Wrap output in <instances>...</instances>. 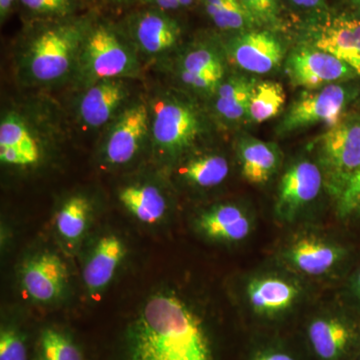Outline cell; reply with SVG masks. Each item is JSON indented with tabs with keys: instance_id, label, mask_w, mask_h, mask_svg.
Here are the masks:
<instances>
[{
	"instance_id": "6da1fadb",
	"label": "cell",
	"mask_w": 360,
	"mask_h": 360,
	"mask_svg": "<svg viewBox=\"0 0 360 360\" xmlns=\"http://www.w3.org/2000/svg\"><path fill=\"white\" fill-rule=\"evenodd\" d=\"M127 345V360H212L200 317L174 293H156L146 300Z\"/></svg>"
},
{
	"instance_id": "7a4b0ae2",
	"label": "cell",
	"mask_w": 360,
	"mask_h": 360,
	"mask_svg": "<svg viewBox=\"0 0 360 360\" xmlns=\"http://www.w3.org/2000/svg\"><path fill=\"white\" fill-rule=\"evenodd\" d=\"M319 146L329 191L338 198L360 168V112L343 115L322 135Z\"/></svg>"
},
{
	"instance_id": "3957f363",
	"label": "cell",
	"mask_w": 360,
	"mask_h": 360,
	"mask_svg": "<svg viewBox=\"0 0 360 360\" xmlns=\"http://www.w3.org/2000/svg\"><path fill=\"white\" fill-rule=\"evenodd\" d=\"M79 22L61 23L40 33L33 41L30 68L33 77L42 82L63 77L70 68L73 52L84 37Z\"/></svg>"
},
{
	"instance_id": "277c9868",
	"label": "cell",
	"mask_w": 360,
	"mask_h": 360,
	"mask_svg": "<svg viewBox=\"0 0 360 360\" xmlns=\"http://www.w3.org/2000/svg\"><path fill=\"white\" fill-rule=\"evenodd\" d=\"M352 96L347 87L335 84L305 92L288 108L279 124V132L288 134L316 123H328L333 127L342 117Z\"/></svg>"
},
{
	"instance_id": "5b68a950",
	"label": "cell",
	"mask_w": 360,
	"mask_h": 360,
	"mask_svg": "<svg viewBox=\"0 0 360 360\" xmlns=\"http://www.w3.org/2000/svg\"><path fill=\"white\" fill-rule=\"evenodd\" d=\"M286 70L293 84L307 89L328 86L356 77L347 63L317 49H302L293 52L288 58Z\"/></svg>"
},
{
	"instance_id": "8992f818",
	"label": "cell",
	"mask_w": 360,
	"mask_h": 360,
	"mask_svg": "<svg viewBox=\"0 0 360 360\" xmlns=\"http://www.w3.org/2000/svg\"><path fill=\"white\" fill-rule=\"evenodd\" d=\"M153 137L158 146L170 153L188 148L201 131L195 111L184 103L162 101L155 108Z\"/></svg>"
},
{
	"instance_id": "52a82bcc",
	"label": "cell",
	"mask_w": 360,
	"mask_h": 360,
	"mask_svg": "<svg viewBox=\"0 0 360 360\" xmlns=\"http://www.w3.org/2000/svg\"><path fill=\"white\" fill-rule=\"evenodd\" d=\"M231 58L241 70L257 75H266L281 66L283 44L269 30L239 32L229 44Z\"/></svg>"
},
{
	"instance_id": "ba28073f",
	"label": "cell",
	"mask_w": 360,
	"mask_h": 360,
	"mask_svg": "<svg viewBox=\"0 0 360 360\" xmlns=\"http://www.w3.org/2000/svg\"><path fill=\"white\" fill-rule=\"evenodd\" d=\"M321 186V170L316 165L302 160L291 165L279 184L277 215L283 219H292L319 196Z\"/></svg>"
},
{
	"instance_id": "9c48e42d",
	"label": "cell",
	"mask_w": 360,
	"mask_h": 360,
	"mask_svg": "<svg viewBox=\"0 0 360 360\" xmlns=\"http://www.w3.org/2000/svg\"><path fill=\"white\" fill-rule=\"evenodd\" d=\"M85 58L90 72L98 78L127 75L132 68L129 52L110 26L98 25L89 30Z\"/></svg>"
},
{
	"instance_id": "30bf717a",
	"label": "cell",
	"mask_w": 360,
	"mask_h": 360,
	"mask_svg": "<svg viewBox=\"0 0 360 360\" xmlns=\"http://www.w3.org/2000/svg\"><path fill=\"white\" fill-rule=\"evenodd\" d=\"M20 281L23 291L30 300L49 303L63 295L68 283V269L56 253L41 252L25 262Z\"/></svg>"
},
{
	"instance_id": "8fae6325",
	"label": "cell",
	"mask_w": 360,
	"mask_h": 360,
	"mask_svg": "<svg viewBox=\"0 0 360 360\" xmlns=\"http://www.w3.org/2000/svg\"><path fill=\"white\" fill-rule=\"evenodd\" d=\"M314 44L315 49L340 58L360 77V20L348 14L329 18L315 28Z\"/></svg>"
},
{
	"instance_id": "7c38bea8",
	"label": "cell",
	"mask_w": 360,
	"mask_h": 360,
	"mask_svg": "<svg viewBox=\"0 0 360 360\" xmlns=\"http://www.w3.org/2000/svg\"><path fill=\"white\" fill-rule=\"evenodd\" d=\"M148 113L142 104L127 110L111 132L106 144V158L113 165H123L131 160L146 136Z\"/></svg>"
},
{
	"instance_id": "4fadbf2b",
	"label": "cell",
	"mask_w": 360,
	"mask_h": 360,
	"mask_svg": "<svg viewBox=\"0 0 360 360\" xmlns=\"http://www.w3.org/2000/svg\"><path fill=\"white\" fill-rule=\"evenodd\" d=\"M125 255L122 239L113 234L97 241L84 270V281L90 295H98L112 281Z\"/></svg>"
},
{
	"instance_id": "5bb4252c",
	"label": "cell",
	"mask_w": 360,
	"mask_h": 360,
	"mask_svg": "<svg viewBox=\"0 0 360 360\" xmlns=\"http://www.w3.org/2000/svg\"><path fill=\"white\" fill-rule=\"evenodd\" d=\"M134 32L144 51L158 53L176 44L180 27L176 21L165 14V11L155 9L137 14L134 20Z\"/></svg>"
},
{
	"instance_id": "9a60e30c",
	"label": "cell",
	"mask_w": 360,
	"mask_h": 360,
	"mask_svg": "<svg viewBox=\"0 0 360 360\" xmlns=\"http://www.w3.org/2000/svg\"><path fill=\"white\" fill-rule=\"evenodd\" d=\"M239 160L243 177L250 184H264L281 165V151L272 142L245 137L239 142Z\"/></svg>"
},
{
	"instance_id": "2e32d148",
	"label": "cell",
	"mask_w": 360,
	"mask_h": 360,
	"mask_svg": "<svg viewBox=\"0 0 360 360\" xmlns=\"http://www.w3.org/2000/svg\"><path fill=\"white\" fill-rule=\"evenodd\" d=\"M342 257V250L321 239H297L288 251L290 264L309 276H321L333 269Z\"/></svg>"
},
{
	"instance_id": "e0dca14e",
	"label": "cell",
	"mask_w": 360,
	"mask_h": 360,
	"mask_svg": "<svg viewBox=\"0 0 360 360\" xmlns=\"http://www.w3.org/2000/svg\"><path fill=\"white\" fill-rule=\"evenodd\" d=\"M354 330L336 317L315 319L309 328V338L315 354L322 360H338L354 340Z\"/></svg>"
},
{
	"instance_id": "ac0fdd59",
	"label": "cell",
	"mask_w": 360,
	"mask_h": 360,
	"mask_svg": "<svg viewBox=\"0 0 360 360\" xmlns=\"http://www.w3.org/2000/svg\"><path fill=\"white\" fill-rule=\"evenodd\" d=\"M248 302L260 314H276L290 309L300 291L295 284L278 277H260L248 285Z\"/></svg>"
},
{
	"instance_id": "d6986e66",
	"label": "cell",
	"mask_w": 360,
	"mask_h": 360,
	"mask_svg": "<svg viewBox=\"0 0 360 360\" xmlns=\"http://www.w3.org/2000/svg\"><path fill=\"white\" fill-rule=\"evenodd\" d=\"M198 225L207 238L229 243L248 238L251 229L248 215L232 205H219L203 213Z\"/></svg>"
},
{
	"instance_id": "ffe728a7",
	"label": "cell",
	"mask_w": 360,
	"mask_h": 360,
	"mask_svg": "<svg viewBox=\"0 0 360 360\" xmlns=\"http://www.w3.org/2000/svg\"><path fill=\"white\" fill-rule=\"evenodd\" d=\"M124 96L122 84L104 80L85 94L80 103V115L90 127H101L110 120Z\"/></svg>"
},
{
	"instance_id": "44dd1931",
	"label": "cell",
	"mask_w": 360,
	"mask_h": 360,
	"mask_svg": "<svg viewBox=\"0 0 360 360\" xmlns=\"http://www.w3.org/2000/svg\"><path fill=\"white\" fill-rule=\"evenodd\" d=\"M257 82L245 75H234L220 85L215 106L229 122H239L248 115V108Z\"/></svg>"
},
{
	"instance_id": "7402d4cb",
	"label": "cell",
	"mask_w": 360,
	"mask_h": 360,
	"mask_svg": "<svg viewBox=\"0 0 360 360\" xmlns=\"http://www.w3.org/2000/svg\"><path fill=\"white\" fill-rule=\"evenodd\" d=\"M120 200L134 217L143 224L160 221L167 212V200L155 186H129L122 189Z\"/></svg>"
},
{
	"instance_id": "603a6c76",
	"label": "cell",
	"mask_w": 360,
	"mask_h": 360,
	"mask_svg": "<svg viewBox=\"0 0 360 360\" xmlns=\"http://www.w3.org/2000/svg\"><path fill=\"white\" fill-rule=\"evenodd\" d=\"M205 13L224 32H245L258 26L240 0H202Z\"/></svg>"
},
{
	"instance_id": "cb8c5ba5",
	"label": "cell",
	"mask_w": 360,
	"mask_h": 360,
	"mask_svg": "<svg viewBox=\"0 0 360 360\" xmlns=\"http://www.w3.org/2000/svg\"><path fill=\"white\" fill-rule=\"evenodd\" d=\"M285 92L278 82L257 84L250 99L248 117L253 122L262 123L276 117L285 103Z\"/></svg>"
},
{
	"instance_id": "d4e9b609",
	"label": "cell",
	"mask_w": 360,
	"mask_h": 360,
	"mask_svg": "<svg viewBox=\"0 0 360 360\" xmlns=\"http://www.w3.org/2000/svg\"><path fill=\"white\" fill-rule=\"evenodd\" d=\"M90 205L86 198L73 196L70 198L56 215V229L63 238L77 243L84 236L89 224Z\"/></svg>"
},
{
	"instance_id": "484cf974",
	"label": "cell",
	"mask_w": 360,
	"mask_h": 360,
	"mask_svg": "<svg viewBox=\"0 0 360 360\" xmlns=\"http://www.w3.org/2000/svg\"><path fill=\"white\" fill-rule=\"evenodd\" d=\"M229 172V163L219 155L196 158L180 169V174L188 181L201 187L219 186L226 179Z\"/></svg>"
},
{
	"instance_id": "4316f807",
	"label": "cell",
	"mask_w": 360,
	"mask_h": 360,
	"mask_svg": "<svg viewBox=\"0 0 360 360\" xmlns=\"http://www.w3.org/2000/svg\"><path fill=\"white\" fill-rule=\"evenodd\" d=\"M39 360H84L72 340L54 328L42 330L39 345Z\"/></svg>"
},
{
	"instance_id": "83f0119b",
	"label": "cell",
	"mask_w": 360,
	"mask_h": 360,
	"mask_svg": "<svg viewBox=\"0 0 360 360\" xmlns=\"http://www.w3.org/2000/svg\"><path fill=\"white\" fill-rule=\"evenodd\" d=\"M0 148H20L32 155H40L37 141L25 125L14 116H9L0 125Z\"/></svg>"
},
{
	"instance_id": "f1b7e54d",
	"label": "cell",
	"mask_w": 360,
	"mask_h": 360,
	"mask_svg": "<svg viewBox=\"0 0 360 360\" xmlns=\"http://www.w3.org/2000/svg\"><path fill=\"white\" fill-rule=\"evenodd\" d=\"M182 71L210 75L221 79L224 75V66L214 52L208 49H198L187 54L184 60Z\"/></svg>"
},
{
	"instance_id": "f546056e",
	"label": "cell",
	"mask_w": 360,
	"mask_h": 360,
	"mask_svg": "<svg viewBox=\"0 0 360 360\" xmlns=\"http://www.w3.org/2000/svg\"><path fill=\"white\" fill-rule=\"evenodd\" d=\"M258 28L276 30L281 25L278 0H240Z\"/></svg>"
},
{
	"instance_id": "4dcf8cb0",
	"label": "cell",
	"mask_w": 360,
	"mask_h": 360,
	"mask_svg": "<svg viewBox=\"0 0 360 360\" xmlns=\"http://www.w3.org/2000/svg\"><path fill=\"white\" fill-rule=\"evenodd\" d=\"M0 360H27L22 335L16 329L4 328L0 333Z\"/></svg>"
},
{
	"instance_id": "1f68e13d",
	"label": "cell",
	"mask_w": 360,
	"mask_h": 360,
	"mask_svg": "<svg viewBox=\"0 0 360 360\" xmlns=\"http://www.w3.org/2000/svg\"><path fill=\"white\" fill-rule=\"evenodd\" d=\"M338 212L341 217L360 212V168L338 196Z\"/></svg>"
},
{
	"instance_id": "d6a6232c",
	"label": "cell",
	"mask_w": 360,
	"mask_h": 360,
	"mask_svg": "<svg viewBox=\"0 0 360 360\" xmlns=\"http://www.w3.org/2000/svg\"><path fill=\"white\" fill-rule=\"evenodd\" d=\"M30 13L39 15H68L72 8V0H20Z\"/></svg>"
},
{
	"instance_id": "836d02e7",
	"label": "cell",
	"mask_w": 360,
	"mask_h": 360,
	"mask_svg": "<svg viewBox=\"0 0 360 360\" xmlns=\"http://www.w3.org/2000/svg\"><path fill=\"white\" fill-rule=\"evenodd\" d=\"M0 160L6 165L27 167L37 163L39 160V155H32L20 148H0Z\"/></svg>"
},
{
	"instance_id": "e575fe53",
	"label": "cell",
	"mask_w": 360,
	"mask_h": 360,
	"mask_svg": "<svg viewBox=\"0 0 360 360\" xmlns=\"http://www.w3.org/2000/svg\"><path fill=\"white\" fill-rule=\"evenodd\" d=\"M181 78L186 84L194 89L210 90L214 89L219 82V78L210 77V75H196V73L184 72L182 71Z\"/></svg>"
},
{
	"instance_id": "d590c367",
	"label": "cell",
	"mask_w": 360,
	"mask_h": 360,
	"mask_svg": "<svg viewBox=\"0 0 360 360\" xmlns=\"http://www.w3.org/2000/svg\"><path fill=\"white\" fill-rule=\"evenodd\" d=\"M150 4H155L161 11H174L179 7L189 6L193 4L194 0H146Z\"/></svg>"
},
{
	"instance_id": "8d00e7d4",
	"label": "cell",
	"mask_w": 360,
	"mask_h": 360,
	"mask_svg": "<svg viewBox=\"0 0 360 360\" xmlns=\"http://www.w3.org/2000/svg\"><path fill=\"white\" fill-rule=\"evenodd\" d=\"M252 360H295L290 354L281 352H270L258 354Z\"/></svg>"
},
{
	"instance_id": "74e56055",
	"label": "cell",
	"mask_w": 360,
	"mask_h": 360,
	"mask_svg": "<svg viewBox=\"0 0 360 360\" xmlns=\"http://www.w3.org/2000/svg\"><path fill=\"white\" fill-rule=\"evenodd\" d=\"M293 6L302 9H317L324 4V0H290Z\"/></svg>"
},
{
	"instance_id": "f35d334b",
	"label": "cell",
	"mask_w": 360,
	"mask_h": 360,
	"mask_svg": "<svg viewBox=\"0 0 360 360\" xmlns=\"http://www.w3.org/2000/svg\"><path fill=\"white\" fill-rule=\"evenodd\" d=\"M349 14L348 15L360 20V0H345Z\"/></svg>"
},
{
	"instance_id": "ab89813d",
	"label": "cell",
	"mask_w": 360,
	"mask_h": 360,
	"mask_svg": "<svg viewBox=\"0 0 360 360\" xmlns=\"http://www.w3.org/2000/svg\"><path fill=\"white\" fill-rule=\"evenodd\" d=\"M18 0H0V15H1V20L6 18L7 14L11 11V7Z\"/></svg>"
},
{
	"instance_id": "60d3db41",
	"label": "cell",
	"mask_w": 360,
	"mask_h": 360,
	"mask_svg": "<svg viewBox=\"0 0 360 360\" xmlns=\"http://www.w3.org/2000/svg\"><path fill=\"white\" fill-rule=\"evenodd\" d=\"M354 290L355 293H356V295L359 296V298L360 300V270L359 271V274H357L356 277H355Z\"/></svg>"
}]
</instances>
